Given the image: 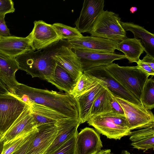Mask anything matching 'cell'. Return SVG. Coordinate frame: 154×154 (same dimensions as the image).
Instances as JSON below:
<instances>
[{"label": "cell", "instance_id": "1", "mask_svg": "<svg viewBox=\"0 0 154 154\" xmlns=\"http://www.w3.org/2000/svg\"><path fill=\"white\" fill-rule=\"evenodd\" d=\"M11 94L28 105L32 103L43 105L80 121L78 104L69 94L34 88L20 83Z\"/></svg>", "mask_w": 154, "mask_h": 154}, {"label": "cell", "instance_id": "2", "mask_svg": "<svg viewBox=\"0 0 154 154\" xmlns=\"http://www.w3.org/2000/svg\"><path fill=\"white\" fill-rule=\"evenodd\" d=\"M60 42L58 45L57 43L42 51H30L17 56L15 58L20 69L32 78L48 80L53 75L57 65L52 56L62 44Z\"/></svg>", "mask_w": 154, "mask_h": 154}, {"label": "cell", "instance_id": "3", "mask_svg": "<svg viewBox=\"0 0 154 154\" xmlns=\"http://www.w3.org/2000/svg\"><path fill=\"white\" fill-rule=\"evenodd\" d=\"M87 122L97 132L109 139L120 140L131 132L125 115L108 112L93 116Z\"/></svg>", "mask_w": 154, "mask_h": 154}, {"label": "cell", "instance_id": "4", "mask_svg": "<svg viewBox=\"0 0 154 154\" xmlns=\"http://www.w3.org/2000/svg\"><path fill=\"white\" fill-rule=\"evenodd\" d=\"M105 67L116 79L140 101L142 90L148 75L136 66H120L112 63Z\"/></svg>", "mask_w": 154, "mask_h": 154}, {"label": "cell", "instance_id": "5", "mask_svg": "<svg viewBox=\"0 0 154 154\" xmlns=\"http://www.w3.org/2000/svg\"><path fill=\"white\" fill-rule=\"evenodd\" d=\"M119 14L103 10L98 17L89 33L91 36L120 42L127 38Z\"/></svg>", "mask_w": 154, "mask_h": 154}, {"label": "cell", "instance_id": "6", "mask_svg": "<svg viewBox=\"0 0 154 154\" xmlns=\"http://www.w3.org/2000/svg\"><path fill=\"white\" fill-rule=\"evenodd\" d=\"M114 97L124 110L128 128L131 131L154 125V115L150 110L143 105Z\"/></svg>", "mask_w": 154, "mask_h": 154}, {"label": "cell", "instance_id": "7", "mask_svg": "<svg viewBox=\"0 0 154 154\" xmlns=\"http://www.w3.org/2000/svg\"><path fill=\"white\" fill-rule=\"evenodd\" d=\"M28 105L11 93L0 96L1 137Z\"/></svg>", "mask_w": 154, "mask_h": 154}, {"label": "cell", "instance_id": "8", "mask_svg": "<svg viewBox=\"0 0 154 154\" xmlns=\"http://www.w3.org/2000/svg\"><path fill=\"white\" fill-rule=\"evenodd\" d=\"M83 73L103 81L107 88L115 96L137 104L143 105L138 98L124 87L111 75L106 69L105 66L90 68L84 71Z\"/></svg>", "mask_w": 154, "mask_h": 154}, {"label": "cell", "instance_id": "9", "mask_svg": "<svg viewBox=\"0 0 154 154\" xmlns=\"http://www.w3.org/2000/svg\"><path fill=\"white\" fill-rule=\"evenodd\" d=\"M71 48L79 58L83 72L92 68L110 64L115 60L126 59L124 55L114 53L100 52L80 48Z\"/></svg>", "mask_w": 154, "mask_h": 154}, {"label": "cell", "instance_id": "10", "mask_svg": "<svg viewBox=\"0 0 154 154\" xmlns=\"http://www.w3.org/2000/svg\"><path fill=\"white\" fill-rule=\"evenodd\" d=\"M34 24L33 28L29 35L35 51L45 49L61 40L52 25L42 20L35 21Z\"/></svg>", "mask_w": 154, "mask_h": 154}, {"label": "cell", "instance_id": "11", "mask_svg": "<svg viewBox=\"0 0 154 154\" xmlns=\"http://www.w3.org/2000/svg\"><path fill=\"white\" fill-rule=\"evenodd\" d=\"M57 64L66 70L77 82L83 73L79 58L68 43H62L52 56Z\"/></svg>", "mask_w": 154, "mask_h": 154}, {"label": "cell", "instance_id": "12", "mask_svg": "<svg viewBox=\"0 0 154 154\" xmlns=\"http://www.w3.org/2000/svg\"><path fill=\"white\" fill-rule=\"evenodd\" d=\"M104 6V0H85L75 27L81 33H89Z\"/></svg>", "mask_w": 154, "mask_h": 154}, {"label": "cell", "instance_id": "13", "mask_svg": "<svg viewBox=\"0 0 154 154\" xmlns=\"http://www.w3.org/2000/svg\"><path fill=\"white\" fill-rule=\"evenodd\" d=\"M57 132V122L38 126L35 137L26 154H43L53 142Z\"/></svg>", "mask_w": 154, "mask_h": 154}, {"label": "cell", "instance_id": "14", "mask_svg": "<svg viewBox=\"0 0 154 154\" xmlns=\"http://www.w3.org/2000/svg\"><path fill=\"white\" fill-rule=\"evenodd\" d=\"M66 41L72 47L106 53H114L115 50L117 49L119 42L98 37L83 35Z\"/></svg>", "mask_w": 154, "mask_h": 154}, {"label": "cell", "instance_id": "15", "mask_svg": "<svg viewBox=\"0 0 154 154\" xmlns=\"http://www.w3.org/2000/svg\"><path fill=\"white\" fill-rule=\"evenodd\" d=\"M102 147L100 136L94 129L87 127L77 134L75 154H95Z\"/></svg>", "mask_w": 154, "mask_h": 154}, {"label": "cell", "instance_id": "16", "mask_svg": "<svg viewBox=\"0 0 154 154\" xmlns=\"http://www.w3.org/2000/svg\"><path fill=\"white\" fill-rule=\"evenodd\" d=\"M37 125L31 114L28 105L9 129L2 136L0 145L20 135L34 131Z\"/></svg>", "mask_w": 154, "mask_h": 154}, {"label": "cell", "instance_id": "17", "mask_svg": "<svg viewBox=\"0 0 154 154\" xmlns=\"http://www.w3.org/2000/svg\"><path fill=\"white\" fill-rule=\"evenodd\" d=\"M32 51H35L31 45L29 35L26 37L0 36V52L8 56L15 58Z\"/></svg>", "mask_w": 154, "mask_h": 154}, {"label": "cell", "instance_id": "18", "mask_svg": "<svg viewBox=\"0 0 154 154\" xmlns=\"http://www.w3.org/2000/svg\"><path fill=\"white\" fill-rule=\"evenodd\" d=\"M81 124L80 120L70 118L57 122L58 132L50 146L43 154H51L67 140L78 132L77 128Z\"/></svg>", "mask_w": 154, "mask_h": 154}, {"label": "cell", "instance_id": "19", "mask_svg": "<svg viewBox=\"0 0 154 154\" xmlns=\"http://www.w3.org/2000/svg\"><path fill=\"white\" fill-rule=\"evenodd\" d=\"M106 87L100 80L89 90L75 98L79 105L81 124L89 119L90 110L94 100Z\"/></svg>", "mask_w": 154, "mask_h": 154}, {"label": "cell", "instance_id": "20", "mask_svg": "<svg viewBox=\"0 0 154 154\" xmlns=\"http://www.w3.org/2000/svg\"><path fill=\"white\" fill-rule=\"evenodd\" d=\"M20 69L15 58L0 52V79L7 87L10 93L19 83L15 78V73Z\"/></svg>", "mask_w": 154, "mask_h": 154}, {"label": "cell", "instance_id": "21", "mask_svg": "<svg viewBox=\"0 0 154 154\" xmlns=\"http://www.w3.org/2000/svg\"><path fill=\"white\" fill-rule=\"evenodd\" d=\"M29 105L31 114L37 126L44 124L55 123L71 118L43 105L32 103Z\"/></svg>", "mask_w": 154, "mask_h": 154}, {"label": "cell", "instance_id": "22", "mask_svg": "<svg viewBox=\"0 0 154 154\" xmlns=\"http://www.w3.org/2000/svg\"><path fill=\"white\" fill-rule=\"evenodd\" d=\"M129 139L134 149L143 152L154 149V125L131 131Z\"/></svg>", "mask_w": 154, "mask_h": 154}, {"label": "cell", "instance_id": "23", "mask_svg": "<svg viewBox=\"0 0 154 154\" xmlns=\"http://www.w3.org/2000/svg\"><path fill=\"white\" fill-rule=\"evenodd\" d=\"M117 50L123 52L131 63L138 62L145 49L141 39L127 38L118 43Z\"/></svg>", "mask_w": 154, "mask_h": 154}, {"label": "cell", "instance_id": "24", "mask_svg": "<svg viewBox=\"0 0 154 154\" xmlns=\"http://www.w3.org/2000/svg\"><path fill=\"white\" fill-rule=\"evenodd\" d=\"M47 81L59 89L69 94L77 83L66 70L57 64L53 75Z\"/></svg>", "mask_w": 154, "mask_h": 154}, {"label": "cell", "instance_id": "25", "mask_svg": "<svg viewBox=\"0 0 154 154\" xmlns=\"http://www.w3.org/2000/svg\"><path fill=\"white\" fill-rule=\"evenodd\" d=\"M121 24L126 32L130 31L132 32L134 38H140L141 43L145 48V50L149 53V51H153L154 50V34L147 30L144 27L132 22L121 21ZM144 50V51H145Z\"/></svg>", "mask_w": 154, "mask_h": 154}, {"label": "cell", "instance_id": "26", "mask_svg": "<svg viewBox=\"0 0 154 154\" xmlns=\"http://www.w3.org/2000/svg\"><path fill=\"white\" fill-rule=\"evenodd\" d=\"M111 112L109 89L106 87L94 100L90 110L89 119L96 115Z\"/></svg>", "mask_w": 154, "mask_h": 154}, {"label": "cell", "instance_id": "27", "mask_svg": "<svg viewBox=\"0 0 154 154\" xmlns=\"http://www.w3.org/2000/svg\"><path fill=\"white\" fill-rule=\"evenodd\" d=\"M100 81V80L92 76L83 73L70 94L75 98L89 90Z\"/></svg>", "mask_w": 154, "mask_h": 154}, {"label": "cell", "instance_id": "28", "mask_svg": "<svg viewBox=\"0 0 154 154\" xmlns=\"http://www.w3.org/2000/svg\"><path fill=\"white\" fill-rule=\"evenodd\" d=\"M153 76L147 80L143 86L140 101L142 105L149 110L154 108V79Z\"/></svg>", "mask_w": 154, "mask_h": 154}, {"label": "cell", "instance_id": "29", "mask_svg": "<svg viewBox=\"0 0 154 154\" xmlns=\"http://www.w3.org/2000/svg\"><path fill=\"white\" fill-rule=\"evenodd\" d=\"M36 129L37 128L32 132L20 135L4 143L0 154H12L30 138Z\"/></svg>", "mask_w": 154, "mask_h": 154}, {"label": "cell", "instance_id": "30", "mask_svg": "<svg viewBox=\"0 0 154 154\" xmlns=\"http://www.w3.org/2000/svg\"><path fill=\"white\" fill-rule=\"evenodd\" d=\"M52 25L61 40H67L83 35L75 27H72L60 23H55Z\"/></svg>", "mask_w": 154, "mask_h": 154}, {"label": "cell", "instance_id": "31", "mask_svg": "<svg viewBox=\"0 0 154 154\" xmlns=\"http://www.w3.org/2000/svg\"><path fill=\"white\" fill-rule=\"evenodd\" d=\"M70 138L51 154H75L77 134Z\"/></svg>", "mask_w": 154, "mask_h": 154}, {"label": "cell", "instance_id": "32", "mask_svg": "<svg viewBox=\"0 0 154 154\" xmlns=\"http://www.w3.org/2000/svg\"><path fill=\"white\" fill-rule=\"evenodd\" d=\"M15 11L14 3L11 0H0V14L5 15Z\"/></svg>", "mask_w": 154, "mask_h": 154}, {"label": "cell", "instance_id": "33", "mask_svg": "<svg viewBox=\"0 0 154 154\" xmlns=\"http://www.w3.org/2000/svg\"><path fill=\"white\" fill-rule=\"evenodd\" d=\"M111 112L125 115L122 106L115 99L113 94L109 90Z\"/></svg>", "mask_w": 154, "mask_h": 154}, {"label": "cell", "instance_id": "34", "mask_svg": "<svg viewBox=\"0 0 154 154\" xmlns=\"http://www.w3.org/2000/svg\"><path fill=\"white\" fill-rule=\"evenodd\" d=\"M5 15L0 14V36L8 37L11 36L9 29L5 20Z\"/></svg>", "mask_w": 154, "mask_h": 154}, {"label": "cell", "instance_id": "35", "mask_svg": "<svg viewBox=\"0 0 154 154\" xmlns=\"http://www.w3.org/2000/svg\"><path fill=\"white\" fill-rule=\"evenodd\" d=\"M37 129L30 138L22 146L12 154H26V153L31 143L35 137Z\"/></svg>", "mask_w": 154, "mask_h": 154}, {"label": "cell", "instance_id": "36", "mask_svg": "<svg viewBox=\"0 0 154 154\" xmlns=\"http://www.w3.org/2000/svg\"><path fill=\"white\" fill-rule=\"evenodd\" d=\"M136 63L137 64L136 66L142 71L149 76H154V70L148 65L142 61L140 59Z\"/></svg>", "mask_w": 154, "mask_h": 154}, {"label": "cell", "instance_id": "37", "mask_svg": "<svg viewBox=\"0 0 154 154\" xmlns=\"http://www.w3.org/2000/svg\"><path fill=\"white\" fill-rule=\"evenodd\" d=\"M144 51L146 53V54L143 59L141 60V61L148 65L154 70V56L150 54L146 51L145 50Z\"/></svg>", "mask_w": 154, "mask_h": 154}, {"label": "cell", "instance_id": "38", "mask_svg": "<svg viewBox=\"0 0 154 154\" xmlns=\"http://www.w3.org/2000/svg\"><path fill=\"white\" fill-rule=\"evenodd\" d=\"M10 94L7 87L0 79V96Z\"/></svg>", "mask_w": 154, "mask_h": 154}, {"label": "cell", "instance_id": "39", "mask_svg": "<svg viewBox=\"0 0 154 154\" xmlns=\"http://www.w3.org/2000/svg\"><path fill=\"white\" fill-rule=\"evenodd\" d=\"M95 154H113L110 149H101Z\"/></svg>", "mask_w": 154, "mask_h": 154}, {"label": "cell", "instance_id": "40", "mask_svg": "<svg viewBox=\"0 0 154 154\" xmlns=\"http://www.w3.org/2000/svg\"><path fill=\"white\" fill-rule=\"evenodd\" d=\"M137 10V8L136 7H132L130 9V11L131 13L134 14Z\"/></svg>", "mask_w": 154, "mask_h": 154}, {"label": "cell", "instance_id": "41", "mask_svg": "<svg viewBox=\"0 0 154 154\" xmlns=\"http://www.w3.org/2000/svg\"><path fill=\"white\" fill-rule=\"evenodd\" d=\"M120 154H131L127 150H123L122 151Z\"/></svg>", "mask_w": 154, "mask_h": 154}, {"label": "cell", "instance_id": "42", "mask_svg": "<svg viewBox=\"0 0 154 154\" xmlns=\"http://www.w3.org/2000/svg\"><path fill=\"white\" fill-rule=\"evenodd\" d=\"M1 138V137L0 136V139ZM2 147L0 145V154L1 153V152L2 150Z\"/></svg>", "mask_w": 154, "mask_h": 154}, {"label": "cell", "instance_id": "43", "mask_svg": "<svg viewBox=\"0 0 154 154\" xmlns=\"http://www.w3.org/2000/svg\"><path fill=\"white\" fill-rule=\"evenodd\" d=\"M33 154H42L40 153H33Z\"/></svg>", "mask_w": 154, "mask_h": 154}]
</instances>
